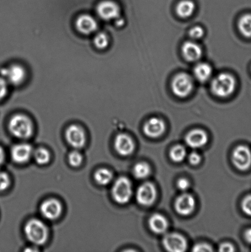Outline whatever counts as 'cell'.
<instances>
[{
  "instance_id": "obj_13",
  "label": "cell",
  "mask_w": 251,
  "mask_h": 252,
  "mask_svg": "<svg viewBox=\"0 0 251 252\" xmlns=\"http://www.w3.org/2000/svg\"><path fill=\"white\" fill-rule=\"evenodd\" d=\"M2 75L12 85L19 86L24 82L26 71L23 66L14 64L2 70Z\"/></svg>"
},
{
  "instance_id": "obj_25",
  "label": "cell",
  "mask_w": 251,
  "mask_h": 252,
  "mask_svg": "<svg viewBox=\"0 0 251 252\" xmlns=\"http://www.w3.org/2000/svg\"><path fill=\"white\" fill-rule=\"evenodd\" d=\"M133 173L135 178L137 179H145L151 174V167L146 162L137 163L135 165Z\"/></svg>"
},
{
  "instance_id": "obj_35",
  "label": "cell",
  "mask_w": 251,
  "mask_h": 252,
  "mask_svg": "<svg viewBox=\"0 0 251 252\" xmlns=\"http://www.w3.org/2000/svg\"><path fill=\"white\" fill-rule=\"evenodd\" d=\"M201 160V156L196 152H192L189 155V161L192 165H196L200 164Z\"/></svg>"
},
{
  "instance_id": "obj_23",
  "label": "cell",
  "mask_w": 251,
  "mask_h": 252,
  "mask_svg": "<svg viewBox=\"0 0 251 252\" xmlns=\"http://www.w3.org/2000/svg\"><path fill=\"white\" fill-rule=\"evenodd\" d=\"M238 29L246 38H251V14L243 16L238 21Z\"/></svg>"
},
{
  "instance_id": "obj_14",
  "label": "cell",
  "mask_w": 251,
  "mask_h": 252,
  "mask_svg": "<svg viewBox=\"0 0 251 252\" xmlns=\"http://www.w3.org/2000/svg\"><path fill=\"white\" fill-rule=\"evenodd\" d=\"M114 148L120 155L127 157L134 152L135 149L134 140L129 135L125 133H120L115 138Z\"/></svg>"
},
{
  "instance_id": "obj_7",
  "label": "cell",
  "mask_w": 251,
  "mask_h": 252,
  "mask_svg": "<svg viewBox=\"0 0 251 252\" xmlns=\"http://www.w3.org/2000/svg\"><path fill=\"white\" fill-rule=\"evenodd\" d=\"M232 160L238 169L245 171L251 167V151L245 145H239L233 150Z\"/></svg>"
},
{
  "instance_id": "obj_38",
  "label": "cell",
  "mask_w": 251,
  "mask_h": 252,
  "mask_svg": "<svg viewBox=\"0 0 251 252\" xmlns=\"http://www.w3.org/2000/svg\"><path fill=\"white\" fill-rule=\"evenodd\" d=\"M245 238L248 243L251 244V228L245 231Z\"/></svg>"
},
{
  "instance_id": "obj_24",
  "label": "cell",
  "mask_w": 251,
  "mask_h": 252,
  "mask_svg": "<svg viewBox=\"0 0 251 252\" xmlns=\"http://www.w3.org/2000/svg\"><path fill=\"white\" fill-rule=\"evenodd\" d=\"M94 179L98 184L105 186L112 181V174L110 170L102 168L95 172Z\"/></svg>"
},
{
  "instance_id": "obj_27",
  "label": "cell",
  "mask_w": 251,
  "mask_h": 252,
  "mask_svg": "<svg viewBox=\"0 0 251 252\" xmlns=\"http://www.w3.org/2000/svg\"><path fill=\"white\" fill-rule=\"evenodd\" d=\"M34 158L36 162L39 165L48 164L50 160L51 155L49 151L46 148H38L34 153Z\"/></svg>"
},
{
  "instance_id": "obj_9",
  "label": "cell",
  "mask_w": 251,
  "mask_h": 252,
  "mask_svg": "<svg viewBox=\"0 0 251 252\" xmlns=\"http://www.w3.org/2000/svg\"><path fill=\"white\" fill-rule=\"evenodd\" d=\"M97 12L105 21H112L120 17V7L115 2L111 0H105L100 2L97 7Z\"/></svg>"
},
{
  "instance_id": "obj_16",
  "label": "cell",
  "mask_w": 251,
  "mask_h": 252,
  "mask_svg": "<svg viewBox=\"0 0 251 252\" xmlns=\"http://www.w3.org/2000/svg\"><path fill=\"white\" fill-rule=\"evenodd\" d=\"M166 125L163 120L154 117L145 123L143 131L147 137L155 138L161 137L166 131Z\"/></svg>"
},
{
  "instance_id": "obj_22",
  "label": "cell",
  "mask_w": 251,
  "mask_h": 252,
  "mask_svg": "<svg viewBox=\"0 0 251 252\" xmlns=\"http://www.w3.org/2000/svg\"><path fill=\"white\" fill-rule=\"evenodd\" d=\"M195 4L191 0H182L176 6V12L181 18H188L194 14Z\"/></svg>"
},
{
  "instance_id": "obj_18",
  "label": "cell",
  "mask_w": 251,
  "mask_h": 252,
  "mask_svg": "<svg viewBox=\"0 0 251 252\" xmlns=\"http://www.w3.org/2000/svg\"><path fill=\"white\" fill-rule=\"evenodd\" d=\"M76 26L78 31L84 34H90L97 31L98 25L97 21L90 15H81L76 22Z\"/></svg>"
},
{
  "instance_id": "obj_34",
  "label": "cell",
  "mask_w": 251,
  "mask_h": 252,
  "mask_svg": "<svg viewBox=\"0 0 251 252\" xmlns=\"http://www.w3.org/2000/svg\"><path fill=\"white\" fill-rule=\"evenodd\" d=\"M177 187L181 191H186L190 187V182L185 178H182V179H179L178 181L177 182Z\"/></svg>"
},
{
  "instance_id": "obj_15",
  "label": "cell",
  "mask_w": 251,
  "mask_h": 252,
  "mask_svg": "<svg viewBox=\"0 0 251 252\" xmlns=\"http://www.w3.org/2000/svg\"><path fill=\"white\" fill-rule=\"evenodd\" d=\"M33 155V148L27 143H20L12 148V159L17 164H24L28 162Z\"/></svg>"
},
{
  "instance_id": "obj_36",
  "label": "cell",
  "mask_w": 251,
  "mask_h": 252,
  "mask_svg": "<svg viewBox=\"0 0 251 252\" xmlns=\"http://www.w3.org/2000/svg\"><path fill=\"white\" fill-rule=\"evenodd\" d=\"M7 92V86L4 79L0 78V100L6 96Z\"/></svg>"
},
{
  "instance_id": "obj_2",
  "label": "cell",
  "mask_w": 251,
  "mask_h": 252,
  "mask_svg": "<svg viewBox=\"0 0 251 252\" xmlns=\"http://www.w3.org/2000/svg\"><path fill=\"white\" fill-rule=\"evenodd\" d=\"M25 234L31 243L37 246L43 245L48 240V227L38 219H31L25 226Z\"/></svg>"
},
{
  "instance_id": "obj_20",
  "label": "cell",
  "mask_w": 251,
  "mask_h": 252,
  "mask_svg": "<svg viewBox=\"0 0 251 252\" xmlns=\"http://www.w3.org/2000/svg\"><path fill=\"white\" fill-rule=\"evenodd\" d=\"M149 226L154 233L163 234L168 229V222L162 215L155 214L149 220Z\"/></svg>"
},
{
  "instance_id": "obj_28",
  "label": "cell",
  "mask_w": 251,
  "mask_h": 252,
  "mask_svg": "<svg viewBox=\"0 0 251 252\" xmlns=\"http://www.w3.org/2000/svg\"><path fill=\"white\" fill-rule=\"evenodd\" d=\"M93 43L98 49H105L107 48L108 44H109V38H108L107 34L101 32L95 36Z\"/></svg>"
},
{
  "instance_id": "obj_19",
  "label": "cell",
  "mask_w": 251,
  "mask_h": 252,
  "mask_svg": "<svg viewBox=\"0 0 251 252\" xmlns=\"http://www.w3.org/2000/svg\"><path fill=\"white\" fill-rule=\"evenodd\" d=\"M184 58L189 62H196L202 56L203 51L200 44L193 41H186L182 47Z\"/></svg>"
},
{
  "instance_id": "obj_6",
  "label": "cell",
  "mask_w": 251,
  "mask_h": 252,
  "mask_svg": "<svg viewBox=\"0 0 251 252\" xmlns=\"http://www.w3.org/2000/svg\"><path fill=\"white\" fill-rule=\"evenodd\" d=\"M157 196L156 188L152 183H144L138 189L137 191V201L142 206L149 207L152 206L156 201Z\"/></svg>"
},
{
  "instance_id": "obj_32",
  "label": "cell",
  "mask_w": 251,
  "mask_h": 252,
  "mask_svg": "<svg viewBox=\"0 0 251 252\" xmlns=\"http://www.w3.org/2000/svg\"><path fill=\"white\" fill-rule=\"evenodd\" d=\"M9 185V175L4 172H0V191L6 189Z\"/></svg>"
},
{
  "instance_id": "obj_37",
  "label": "cell",
  "mask_w": 251,
  "mask_h": 252,
  "mask_svg": "<svg viewBox=\"0 0 251 252\" xmlns=\"http://www.w3.org/2000/svg\"><path fill=\"white\" fill-rule=\"evenodd\" d=\"M219 251L222 252H233L235 251L234 247L228 243H225L221 244L219 248Z\"/></svg>"
},
{
  "instance_id": "obj_30",
  "label": "cell",
  "mask_w": 251,
  "mask_h": 252,
  "mask_svg": "<svg viewBox=\"0 0 251 252\" xmlns=\"http://www.w3.org/2000/svg\"><path fill=\"white\" fill-rule=\"evenodd\" d=\"M204 34V30L202 27L196 26L193 27L189 31V36L193 40H197V39L202 38Z\"/></svg>"
},
{
  "instance_id": "obj_29",
  "label": "cell",
  "mask_w": 251,
  "mask_h": 252,
  "mask_svg": "<svg viewBox=\"0 0 251 252\" xmlns=\"http://www.w3.org/2000/svg\"><path fill=\"white\" fill-rule=\"evenodd\" d=\"M83 160V156L78 151H72L68 155V162L74 167L80 166Z\"/></svg>"
},
{
  "instance_id": "obj_12",
  "label": "cell",
  "mask_w": 251,
  "mask_h": 252,
  "mask_svg": "<svg viewBox=\"0 0 251 252\" xmlns=\"http://www.w3.org/2000/svg\"><path fill=\"white\" fill-rule=\"evenodd\" d=\"M196 201L192 195L184 193L177 197L174 207L179 215L188 216L193 213L195 209Z\"/></svg>"
},
{
  "instance_id": "obj_33",
  "label": "cell",
  "mask_w": 251,
  "mask_h": 252,
  "mask_svg": "<svg viewBox=\"0 0 251 252\" xmlns=\"http://www.w3.org/2000/svg\"><path fill=\"white\" fill-rule=\"evenodd\" d=\"M193 251L196 252H212L213 248L208 244L199 243L196 244L195 246H194Z\"/></svg>"
},
{
  "instance_id": "obj_21",
  "label": "cell",
  "mask_w": 251,
  "mask_h": 252,
  "mask_svg": "<svg viewBox=\"0 0 251 252\" xmlns=\"http://www.w3.org/2000/svg\"><path fill=\"white\" fill-rule=\"evenodd\" d=\"M213 68L210 64L200 63L194 68V75L196 80L200 83H205L212 76Z\"/></svg>"
},
{
  "instance_id": "obj_17",
  "label": "cell",
  "mask_w": 251,
  "mask_h": 252,
  "mask_svg": "<svg viewBox=\"0 0 251 252\" xmlns=\"http://www.w3.org/2000/svg\"><path fill=\"white\" fill-rule=\"evenodd\" d=\"M186 144L192 148H200L204 147L208 142V138L205 131L196 128L192 130L186 135Z\"/></svg>"
},
{
  "instance_id": "obj_5",
  "label": "cell",
  "mask_w": 251,
  "mask_h": 252,
  "mask_svg": "<svg viewBox=\"0 0 251 252\" xmlns=\"http://www.w3.org/2000/svg\"><path fill=\"white\" fill-rule=\"evenodd\" d=\"M194 87L193 78L186 73H178L172 81V91L179 98L188 97L193 92Z\"/></svg>"
},
{
  "instance_id": "obj_40",
  "label": "cell",
  "mask_w": 251,
  "mask_h": 252,
  "mask_svg": "<svg viewBox=\"0 0 251 252\" xmlns=\"http://www.w3.org/2000/svg\"><path fill=\"white\" fill-rule=\"evenodd\" d=\"M117 21H116V25L117 26H122L124 24V20L123 19H121V18H120V17H119V18H117Z\"/></svg>"
},
{
  "instance_id": "obj_8",
  "label": "cell",
  "mask_w": 251,
  "mask_h": 252,
  "mask_svg": "<svg viewBox=\"0 0 251 252\" xmlns=\"http://www.w3.org/2000/svg\"><path fill=\"white\" fill-rule=\"evenodd\" d=\"M163 245L169 252H183L188 248V242L180 234L172 233L164 237Z\"/></svg>"
},
{
  "instance_id": "obj_10",
  "label": "cell",
  "mask_w": 251,
  "mask_h": 252,
  "mask_svg": "<svg viewBox=\"0 0 251 252\" xmlns=\"http://www.w3.org/2000/svg\"><path fill=\"white\" fill-rule=\"evenodd\" d=\"M65 137L71 147L79 149L85 145L86 137L84 131L77 125H71L66 129Z\"/></svg>"
},
{
  "instance_id": "obj_31",
  "label": "cell",
  "mask_w": 251,
  "mask_h": 252,
  "mask_svg": "<svg viewBox=\"0 0 251 252\" xmlns=\"http://www.w3.org/2000/svg\"><path fill=\"white\" fill-rule=\"evenodd\" d=\"M242 209L246 215L251 217V194L248 195L243 199L242 203Z\"/></svg>"
},
{
  "instance_id": "obj_26",
  "label": "cell",
  "mask_w": 251,
  "mask_h": 252,
  "mask_svg": "<svg viewBox=\"0 0 251 252\" xmlns=\"http://www.w3.org/2000/svg\"><path fill=\"white\" fill-rule=\"evenodd\" d=\"M187 156L186 148L182 145H176L169 152V157L174 162H181L183 161Z\"/></svg>"
},
{
  "instance_id": "obj_39",
  "label": "cell",
  "mask_w": 251,
  "mask_h": 252,
  "mask_svg": "<svg viewBox=\"0 0 251 252\" xmlns=\"http://www.w3.org/2000/svg\"><path fill=\"white\" fill-rule=\"evenodd\" d=\"M4 160V153L1 147H0V165L2 164Z\"/></svg>"
},
{
  "instance_id": "obj_1",
  "label": "cell",
  "mask_w": 251,
  "mask_h": 252,
  "mask_svg": "<svg viewBox=\"0 0 251 252\" xmlns=\"http://www.w3.org/2000/svg\"><path fill=\"white\" fill-rule=\"evenodd\" d=\"M237 81L231 74H219L212 80L211 85V92L220 98H227L235 92Z\"/></svg>"
},
{
  "instance_id": "obj_4",
  "label": "cell",
  "mask_w": 251,
  "mask_h": 252,
  "mask_svg": "<svg viewBox=\"0 0 251 252\" xmlns=\"http://www.w3.org/2000/svg\"><path fill=\"white\" fill-rule=\"evenodd\" d=\"M112 196L118 204H125L129 202L133 195L131 182L126 177H120L113 185Z\"/></svg>"
},
{
  "instance_id": "obj_11",
  "label": "cell",
  "mask_w": 251,
  "mask_h": 252,
  "mask_svg": "<svg viewBox=\"0 0 251 252\" xmlns=\"http://www.w3.org/2000/svg\"><path fill=\"white\" fill-rule=\"evenodd\" d=\"M40 212L44 218L54 220L60 216L62 212V206L56 199H46L41 205Z\"/></svg>"
},
{
  "instance_id": "obj_3",
  "label": "cell",
  "mask_w": 251,
  "mask_h": 252,
  "mask_svg": "<svg viewBox=\"0 0 251 252\" xmlns=\"http://www.w3.org/2000/svg\"><path fill=\"white\" fill-rule=\"evenodd\" d=\"M9 129L12 135L21 139L31 137L33 132V126L27 116L17 114L13 116L9 123Z\"/></svg>"
}]
</instances>
